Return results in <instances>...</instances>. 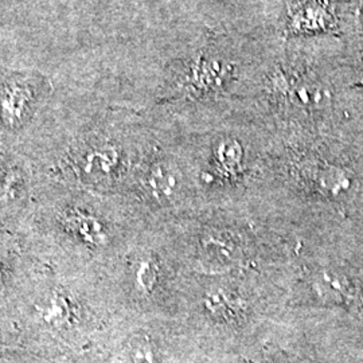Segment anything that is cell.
<instances>
[{"label":"cell","mask_w":363,"mask_h":363,"mask_svg":"<svg viewBox=\"0 0 363 363\" xmlns=\"http://www.w3.org/2000/svg\"><path fill=\"white\" fill-rule=\"evenodd\" d=\"M205 307L217 318H230L240 311V298L223 288H214L205 296Z\"/></svg>","instance_id":"cell-7"},{"label":"cell","mask_w":363,"mask_h":363,"mask_svg":"<svg viewBox=\"0 0 363 363\" xmlns=\"http://www.w3.org/2000/svg\"><path fill=\"white\" fill-rule=\"evenodd\" d=\"M118 163V152L115 147L104 145L91 151L85 157V171L93 177H106Z\"/></svg>","instance_id":"cell-6"},{"label":"cell","mask_w":363,"mask_h":363,"mask_svg":"<svg viewBox=\"0 0 363 363\" xmlns=\"http://www.w3.org/2000/svg\"><path fill=\"white\" fill-rule=\"evenodd\" d=\"M3 284V269H1V265H0V286Z\"/></svg>","instance_id":"cell-14"},{"label":"cell","mask_w":363,"mask_h":363,"mask_svg":"<svg viewBox=\"0 0 363 363\" xmlns=\"http://www.w3.org/2000/svg\"><path fill=\"white\" fill-rule=\"evenodd\" d=\"M133 362L135 363H154L152 359V354L151 350L145 346H140L136 352H135V357H133Z\"/></svg>","instance_id":"cell-13"},{"label":"cell","mask_w":363,"mask_h":363,"mask_svg":"<svg viewBox=\"0 0 363 363\" xmlns=\"http://www.w3.org/2000/svg\"><path fill=\"white\" fill-rule=\"evenodd\" d=\"M240 257V247L228 235L211 234L201 242L199 261L208 271H228L233 268Z\"/></svg>","instance_id":"cell-1"},{"label":"cell","mask_w":363,"mask_h":363,"mask_svg":"<svg viewBox=\"0 0 363 363\" xmlns=\"http://www.w3.org/2000/svg\"><path fill=\"white\" fill-rule=\"evenodd\" d=\"M242 156L244 151L241 144L233 139L222 140L216 150V157L218 160V164L225 171H235L240 169L242 163Z\"/></svg>","instance_id":"cell-9"},{"label":"cell","mask_w":363,"mask_h":363,"mask_svg":"<svg viewBox=\"0 0 363 363\" xmlns=\"http://www.w3.org/2000/svg\"><path fill=\"white\" fill-rule=\"evenodd\" d=\"M147 187L157 201L171 199L178 189V179L174 169L166 163H156L147 174Z\"/></svg>","instance_id":"cell-5"},{"label":"cell","mask_w":363,"mask_h":363,"mask_svg":"<svg viewBox=\"0 0 363 363\" xmlns=\"http://www.w3.org/2000/svg\"><path fill=\"white\" fill-rule=\"evenodd\" d=\"M229 73V66L223 65V62L214 58H203L195 64L190 78L193 86L208 91L220 86Z\"/></svg>","instance_id":"cell-4"},{"label":"cell","mask_w":363,"mask_h":363,"mask_svg":"<svg viewBox=\"0 0 363 363\" xmlns=\"http://www.w3.org/2000/svg\"><path fill=\"white\" fill-rule=\"evenodd\" d=\"M346 280L334 273L323 272L315 279L313 288L316 289L318 295L325 300H343L350 296V289Z\"/></svg>","instance_id":"cell-8"},{"label":"cell","mask_w":363,"mask_h":363,"mask_svg":"<svg viewBox=\"0 0 363 363\" xmlns=\"http://www.w3.org/2000/svg\"><path fill=\"white\" fill-rule=\"evenodd\" d=\"M159 269L155 261L151 259H144L140 261L136 271V286L144 292L151 294L157 284Z\"/></svg>","instance_id":"cell-11"},{"label":"cell","mask_w":363,"mask_h":363,"mask_svg":"<svg viewBox=\"0 0 363 363\" xmlns=\"http://www.w3.org/2000/svg\"><path fill=\"white\" fill-rule=\"evenodd\" d=\"M39 320L54 330H62L73 320V306L67 295L60 291L49 292L35 306Z\"/></svg>","instance_id":"cell-2"},{"label":"cell","mask_w":363,"mask_h":363,"mask_svg":"<svg viewBox=\"0 0 363 363\" xmlns=\"http://www.w3.org/2000/svg\"><path fill=\"white\" fill-rule=\"evenodd\" d=\"M66 226L79 240L91 247H104L108 242V234L105 232L103 223L91 214L73 211L66 216Z\"/></svg>","instance_id":"cell-3"},{"label":"cell","mask_w":363,"mask_h":363,"mask_svg":"<svg viewBox=\"0 0 363 363\" xmlns=\"http://www.w3.org/2000/svg\"><path fill=\"white\" fill-rule=\"evenodd\" d=\"M292 97L298 104L303 105V106L318 108V106L325 105L327 93L315 84L304 82L294 89Z\"/></svg>","instance_id":"cell-10"},{"label":"cell","mask_w":363,"mask_h":363,"mask_svg":"<svg viewBox=\"0 0 363 363\" xmlns=\"http://www.w3.org/2000/svg\"><path fill=\"white\" fill-rule=\"evenodd\" d=\"M318 183L325 191L337 193L340 187H347L349 181L345 178L342 171L337 169H325L319 172Z\"/></svg>","instance_id":"cell-12"}]
</instances>
